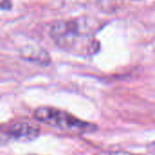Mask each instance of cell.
Listing matches in <instances>:
<instances>
[{
	"instance_id": "1",
	"label": "cell",
	"mask_w": 155,
	"mask_h": 155,
	"mask_svg": "<svg viewBox=\"0 0 155 155\" xmlns=\"http://www.w3.org/2000/svg\"><path fill=\"white\" fill-rule=\"evenodd\" d=\"M55 44L66 50L80 54H91L96 51V42L92 38L90 28H86L83 21H59L53 25L50 32Z\"/></svg>"
},
{
	"instance_id": "2",
	"label": "cell",
	"mask_w": 155,
	"mask_h": 155,
	"mask_svg": "<svg viewBox=\"0 0 155 155\" xmlns=\"http://www.w3.org/2000/svg\"><path fill=\"white\" fill-rule=\"evenodd\" d=\"M35 117L41 123L72 133H87L95 130V126L84 122L74 115L53 107H40L35 110Z\"/></svg>"
},
{
	"instance_id": "3",
	"label": "cell",
	"mask_w": 155,
	"mask_h": 155,
	"mask_svg": "<svg viewBox=\"0 0 155 155\" xmlns=\"http://www.w3.org/2000/svg\"><path fill=\"white\" fill-rule=\"evenodd\" d=\"M5 133L10 138L17 141H32L40 133V128L33 123L27 121H16L5 127Z\"/></svg>"
},
{
	"instance_id": "4",
	"label": "cell",
	"mask_w": 155,
	"mask_h": 155,
	"mask_svg": "<svg viewBox=\"0 0 155 155\" xmlns=\"http://www.w3.org/2000/svg\"><path fill=\"white\" fill-rule=\"evenodd\" d=\"M97 155H138V154H133L127 152H122V151H116V152H107V153H103Z\"/></svg>"
}]
</instances>
